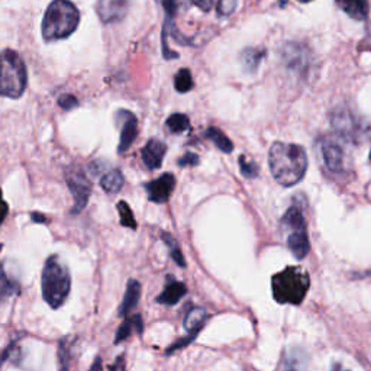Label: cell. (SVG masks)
<instances>
[{
	"label": "cell",
	"instance_id": "ab89813d",
	"mask_svg": "<svg viewBox=\"0 0 371 371\" xmlns=\"http://www.w3.org/2000/svg\"><path fill=\"white\" fill-rule=\"evenodd\" d=\"M299 2H302V3H308V2H312V0H299Z\"/></svg>",
	"mask_w": 371,
	"mask_h": 371
},
{
	"label": "cell",
	"instance_id": "3957f363",
	"mask_svg": "<svg viewBox=\"0 0 371 371\" xmlns=\"http://www.w3.org/2000/svg\"><path fill=\"white\" fill-rule=\"evenodd\" d=\"M80 15L70 0H53L42 19V37L45 41L69 38L77 29Z\"/></svg>",
	"mask_w": 371,
	"mask_h": 371
},
{
	"label": "cell",
	"instance_id": "5b68a950",
	"mask_svg": "<svg viewBox=\"0 0 371 371\" xmlns=\"http://www.w3.org/2000/svg\"><path fill=\"white\" fill-rule=\"evenodd\" d=\"M26 69L18 53L5 49L0 53V96L18 99L26 89Z\"/></svg>",
	"mask_w": 371,
	"mask_h": 371
},
{
	"label": "cell",
	"instance_id": "ac0fdd59",
	"mask_svg": "<svg viewBox=\"0 0 371 371\" xmlns=\"http://www.w3.org/2000/svg\"><path fill=\"white\" fill-rule=\"evenodd\" d=\"M206 319H208L206 309L196 306V308L189 309V312L186 313L183 327L189 335H199L200 329L204 328V325L206 322Z\"/></svg>",
	"mask_w": 371,
	"mask_h": 371
},
{
	"label": "cell",
	"instance_id": "836d02e7",
	"mask_svg": "<svg viewBox=\"0 0 371 371\" xmlns=\"http://www.w3.org/2000/svg\"><path fill=\"white\" fill-rule=\"evenodd\" d=\"M105 167H106V164H105L104 161H99V160H97V161H93V163L89 164L88 172H89L92 176L97 177L99 174H102V173H104Z\"/></svg>",
	"mask_w": 371,
	"mask_h": 371
},
{
	"label": "cell",
	"instance_id": "603a6c76",
	"mask_svg": "<svg viewBox=\"0 0 371 371\" xmlns=\"http://www.w3.org/2000/svg\"><path fill=\"white\" fill-rule=\"evenodd\" d=\"M206 137L219 148V149H221L222 151V153H226V154H229V153H232V151H233V144H232V141L226 137V135L221 131V129H217V128H215V126H211L208 131H206Z\"/></svg>",
	"mask_w": 371,
	"mask_h": 371
},
{
	"label": "cell",
	"instance_id": "83f0119b",
	"mask_svg": "<svg viewBox=\"0 0 371 371\" xmlns=\"http://www.w3.org/2000/svg\"><path fill=\"white\" fill-rule=\"evenodd\" d=\"M174 88L179 93H188L193 89V77L189 69H181L174 80Z\"/></svg>",
	"mask_w": 371,
	"mask_h": 371
},
{
	"label": "cell",
	"instance_id": "cb8c5ba5",
	"mask_svg": "<svg viewBox=\"0 0 371 371\" xmlns=\"http://www.w3.org/2000/svg\"><path fill=\"white\" fill-rule=\"evenodd\" d=\"M19 293V284L10 280L3 270V267L0 265V305L9 299L12 295Z\"/></svg>",
	"mask_w": 371,
	"mask_h": 371
},
{
	"label": "cell",
	"instance_id": "f1b7e54d",
	"mask_svg": "<svg viewBox=\"0 0 371 371\" xmlns=\"http://www.w3.org/2000/svg\"><path fill=\"white\" fill-rule=\"evenodd\" d=\"M240 168H241V174L245 177V179H256L258 177V165L248 160L245 156H241L240 157Z\"/></svg>",
	"mask_w": 371,
	"mask_h": 371
},
{
	"label": "cell",
	"instance_id": "9c48e42d",
	"mask_svg": "<svg viewBox=\"0 0 371 371\" xmlns=\"http://www.w3.org/2000/svg\"><path fill=\"white\" fill-rule=\"evenodd\" d=\"M320 154L328 172L332 174L341 176L347 174L351 168V160L347 153V149L336 141L325 140L320 145Z\"/></svg>",
	"mask_w": 371,
	"mask_h": 371
},
{
	"label": "cell",
	"instance_id": "277c9868",
	"mask_svg": "<svg viewBox=\"0 0 371 371\" xmlns=\"http://www.w3.org/2000/svg\"><path fill=\"white\" fill-rule=\"evenodd\" d=\"M273 296L279 303L300 305L305 299L311 279L302 267H288L273 277Z\"/></svg>",
	"mask_w": 371,
	"mask_h": 371
},
{
	"label": "cell",
	"instance_id": "d590c367",
	"mask_svg": "<svg viewBox=\"0 0 371 371\" xmlns=\"http://www.w3.org/2000/svg\"><path fill=\"white\" fill-rule=\"evenodd\" d=\"M193 3L204 12H209L213 8V0H193Z\"/></svg>",
	"mask_w": 371,
	"mask_h": 371
},
{
	"label": "cell",
	"instance_id": "f546056e",
	"mask_svg": "<svg viewBox=\"0 0 371 371\" xmlns=\"http://www.w3.org/2000/svg\"><path fill=\"white\" fill-rule=\"evenodd\" d=\"M216 9L219 16H229L237 9V0H219Z\"/></svg>",
	"mask_w": 371,
	"mask_h": 371
},
{
	"label": "cell",
	"instance_id": "d6a6232c",
	"mask_svg": "<svg viewBox=\"0 0 371 371\" xmlns=\"http://www.w3.org/2000/svg\"><path fill=\"white\" fill-rule=\"evenodd\" d=\"M196 336H197V335H188V336H186V338H181L180 341H177L176 344H173L170 348L167 349V354H172L173 351H176V349H179V348H184L186 345H189L190 343L195 341Z\"/></svg>",
	"mask_w": 371,
	"mask_h": 371
},
{
	"label": "cell",
	"instance_id": "4dcf8cb0",
	"mask_svg": "<svg viewBox=\"0 0 371 371\" xmlns=\"http://www.w3.org/2000/svg\"><path fill=\"white\" fill-rule=\"evenodd\" d=\"M58 105L64 110H72V109H74L79 105V100L73 94H64V96H61L58 99Z\"/></svg>",
	"mask_w": 371,
	"mask_h": 371
},
{
	"label": "cell",
	"instance_id": "d6986e66",
	"mask_svg": "<svg viewBox=\"0 0 371 371\" xmlns=\"http://www.w3.org/2000/svg\"><path fill=\"white\" fill-rule=\"evenodd\" d=\"M125 184V177L122 174L121 170H117V168H112V170L106 172L102 179H100V186H102V189L109 193V195H117Z\"/></svg>",
	"mask_w": 371,
	"mask_h": 371
},
{
	"label": "cell",
	"instance_id": "484cf974",
	"mask_svg": "<svg viewBox=\"0 0 371 371\" xmlns=\"http://www.w3.org/2000/svg\"><path fill=\"white\" fill-rule=\"evenodd\" d=\"M165 125L173 133H181V132L189 129L190 121H189V117L186 115H183V113H173L167 119Z\"/></svg>",
	"mask_w": 371,
	"mask_h": 371
},
{
	"label": "cell",
	"instance_id": "f35d334b",
	"mask_svg": "<svg viewBox=\"0 0 371 371\" xmlns=\"http://www.w3.org/2000/svg\"><path fill=\"white\" fill-rule=\"evenodd\" d=\"M331 371H349V370H345L341 364H333L332 368H331Z\"/></svg>",
	"mask_w": 371,
	"mask_h": 371
},
{
	"label": "cell",
	"instance_id": "44dd1931",
	"mask_svg": "<svg viewBox=\"0 0 371 371\" xmlns=\"http://www.w3.org/2000/svg\"><path fill=\"white\" fill-rule=\"evenodd\" d=\"M308 360L305 352L300 349H292L281 363L280 371H306Z\"/></svg>",
	"mask_w": 371,
	"mask_h": 371
},
{
	"label": "cell",
	"instance_id": "e575fe53",
	"mask_svg": "<svg viewBox=\"0 0 371 371\" xmlns=\"http://www.w3.org/2000/svg\"><path fill=\"white\" fill-rule=\"evenodd\" d=\"M8 211H9V206H8V204L2 197V190H0V226H2V224L5 222Z\"/></svg>",
	"mask_w": 371,
	"mask_h": 371
},
{
	"label": "cell",
	"instance_id": "1f68e13d",
	"mask_svg": "<svg viewBox=\"0 0 371 371\" xmlns=\"http://www.w3.org/2000/svg\"><path fill=\"white\" fill-rule=\"evenodd\" d=\"M199 157L193 153H186L180 160H179V165L180 167H196L199 165Z\"/></svg>",
	"mask_w": 371,
	"mask_h": 371
},
{
	"label": "cell",
	"instance_id": "7c38bea8",
	"mask_svg": "<svg viewBox=\"0 0 371 371\" xmlns=\"http://www.w3.org/2000/svg\"><path fill=\"white\" fill-rule=\"evenodd\" d=\"M117 117L122 119V131H121L119 145H117V153L124 154L131 148L133 141L137 140L138 121H137V117H135V115L128 110H119L117 112Z\"/></svg>",
	"mask_w": 371,
	"mask_h": 371
},
{
	"label": "cell",
	"instance_id": "4fadbf2b",
	"mask_svg": "<svg viewBox=\"0 0 371 371\" xmlns=\"http://www.w3.org/2000/svg\"><path fill=\"white\" fill-rule=\"evenodd\" d=\"M283 61L290 70L302 73L306 70L311 64V56L308 48L299 44H289L283 49Z\"/></svg>",
	"mask_w": 371,
	"mask_h": 371
},
{
	"label": "cell",
	"instance_id": "2e32d148",
	"mask_svg": "<svg viewBox=\"0 0 371 371\" xmlns=\"http://www.w3.org/2000/svg\"><path fill=\"white\" fill-rule=\"evenodd\" d=\"M141 292H142V288H141L140 281H137V280L128 281L125 296H124V300L119 306V316L126 318L133 311V308H137L138 302L141 299Z\"/></svg>",
	"mask_w": 371,
	"mask_h": 371
},
{
	"label": "cell",
	"instance_id": "7402d4cb",
	"mask_svg": "<svg viewBox=\"0 0 371 371\" xmlns=\"http://www.w3.org/2000/svg\"><path fill=\"white\" fill-rule=\"evenodd\" d=\"M263 57H264L263 49H257V48L244 49L242 54H241V63H242V67L245 69V72H248V73L257 72Z\"/></svg>",
	"mask_w": 371,
	"mask_h": 371
},
{
	"label": "cell",
	"instance_id": "9a60e30c",
	"mask_svg": "<svg viewBox=\"0 0 371 371\" xmlns=\"http://www.w3.org/2000/svg\"><path fill=\"white\" fill-rule=\"evenodd\" d=\"M188 293V288L181 281L174 280L173 277H167V284L161 295L157 297V302L160 305L165 306H174Z\"/></svg>",
	"mask_w": 371,
	"mask_h": 371
},
{
	"label": "cell",
	"instance_id": "8d00e7d4",
	"mask_svg": "<svg viewBox=\"0 0 371 371\" xmlns=\"http://www.w3.org/2000/svg\"><path fill=\"white\" fill-rule=\"evenodd\" d=\"M125 368V357L121 356V357H117L116 361L110 365L109 371H124Z\"/></svg>",
	"mask_w": 371,
	"mask_h": 371
},
{
	"label": "cell",
	"instance_id": "e0dca14e",
	"mask_svg": "<svg viewBox=\"0 0 371 371\" xmlns=\"http://www.w3.org/2000/svg\"><path fill=\"white\" fill-rule=\"evenodd\" d=\"M335 2L338 5V8L344 10L354 21L367 19L370 12L368 0H335Z\"/></svg>",
	"mask_w": 371,
	"mask_h": 371
},
{
	"label": "cell",
	"instance_id": "6da1fadb",
	"mask_svg": "<svg viewBox=\"0 0 371 371\" xmlns=\"http://www.w3.org/2000/svg\"><path fill=\"white\" fill-rule=\"evenodd\" d=\"M268 164L274 180L284 188H292L306 174L308 154L297 144L279 141L268 151Z\"/></svg>",
	"mask_w": 371,
	"mask_h": 371
},
{
	"label": "cell",
	"instance_id": "8fae6325",
	"mask_svg": "<svg viewBox=\"0 0 371 371\" xmlns=\"http://www.w3.org/2000/svg\"><path fill=\"white\" fill-rule=\"evenodd\" d=\"M96 9L104 24H115L125 18L129 9V0H99Z\"/></svg>",
	"mask_w": 371,
	"mask_h": 371
},
{
	"label": "cell",
	"instance_id": "ffe728a7",
	"mask_svg": "<svg viewBox=\"0 0 371 371\" xmlns=\"http://www.w3.org/2000/svg\"><path fill=\"white\" fill-rule=\"evenodd\" d=\"M144 329V324H142V319L141 315H135V316H126L125 320L122 322V325L119 327L116 332L115 336V344H121L122 341H125L126 338H129L131 333L133 331H137L138 333H141Z\"/></svg>",
	"mask_w": 371,
	"mask_h": 371
},
{
	"label": "cell",
	"instance_id": "d4e9b609",
	"mask_svg": "<svg viewBox=\"0 0 371 371\" xmlns=\"http://www.w3.org/2000/svg\"><path fill=\"white\" fill-rule=\"evenodd\" d=\"M161 240L164 241V244L167 245L168 251H170V256L172 258L176 261V264L179 267H186V258L183 256V252H181V248L179 245V242L176 241V238L173 237L172 233H168V232H161Z\"/></svg>",
	"mask_w": 371,
	"mask_h": 371
},
{
	"label": "cell",
	"instance_id": "74e56055",
	"mask_svg": "<svg viewBox=\"0 0 371 371\" xmlns=\"http://www.w3.org/2000/svg\"><path fill=\"white\" fill-rule=\"evenodd\" d=\"M31 217H32V222H35V224H45V222L48 221L45 215L38 213V212H33V213L31 215Z\"/></svg>",
	"mask_w": 371,
	"mask_h": 371
},
{
	"label": "cell",
	"instance_id": "8992f818",
	"mask_svg": "<svg viewBox=\"0 0 371 371\" xmlns=\"http://www.w3.org/2000/svg\"><path fill=\"white\" fill-rule=\"evenodd\" d=\"M281 231L286 235V242H288V247L295 258H305L309 254L311 242L305 213H303L300 205L296 204L286 211L284 216L281 217Z\"/></svg>",
	"mask_w": 371,
	"mask_h": 371
},
{
	"label": "cell",
	"instance_id": "60d3db41",
	"mask_svg": "<svg viewBox=\"0 0 371 371\" xmlns=\"http://www.w3.org/2000/svg\"><path fill=\"white\" fill-rule=\"evenodd\" d=\"M370 161H371V151H370Z\"/></svg>",
	"mask_w": 371,
	"mask_h": 371
},
{
	"label": "cell",
	"instance_id": "30bf717a",
	"mask_svg": "<svg viewBox=\"0 0 371 371\" xmlns=\"http://www.w3.org/2000/svg\"><path fill=\"white\" fill-rule=\"evenodd\" d=\"M174 188H176V177L173 173H165L161 177L145 184L148 199L158 205L165 204V201L172 197Z\"/></svg>",
	"mask_w": 371,
	"mask_h": 371
},
{
	"label": "cell",
	"instance_id": "ba28073f",
	"mask_svg": "<svg viewBox=\"0 0 371 371\" xmlns=\"http://www.w3.org/2000/svg\"><path fill=\"white\" fill-rule=\"evenodd\" d=\"M64 176L74 200L72 213H80L81 211L86 209L89 204V199L92 195V183L79 165H72L69 168H65Z\"/></svg>",
	"mask_w": 371,
	"mask_h": 371
},
{
	"label": "cell",
	"instance_id": "52a82bcc",
	"mask_svg": "<svg viewBox=\"0 0 371 371\" xmlns=\"http://www.w3.org/2000/svg\"><path fill=\"white\" fill-rule=\"evenodd\" d=\"M333 131L347 142H360L365 135V125L347 108H336L331 116Z\"/></svg>",
	"mask_w": 371,
	"mask_h": 371
},
{
	"label": "cell",
	"instance_id": "5bb4252c",
	"mask_svg": "<svg viewBox=\"0 0 371 371\" xmlns=\"http://www.w3.org/2000/svg\"><path fill=\"white\" fill-rule=\"evenodd\" d=\"M167 147L158 140H149L142 148V161L149 170H158L163 164Z\"/></svg>",
	"mask_w": 371,
	"mask_h": 371
},
{
	"label": "cell",
	"instance_id": "7a4b0ae2",
	"mask_svg": "<svg viewBox=\"0 0 371 371\" xmlns=\"http://www.w3.org/2000/svg\"><path fill=\"white\" fill-rule=\"evenodd\" d=\"M72 292V274L58 256L49 257L41 273V293L47 305L53 309L61 308Z\"/></svg>",
	"mask_w": 371,
	"mask_h": 371
},
{
	"label": "cell",
	"instance_id": "4316f807",
	"mask_svg": "<svg viewBox=\"0 0 371 371\" xmlns=\"http://www.w3.org/2000/svg\"><path fill=\"white\" fill-rule=\"evenodd\" d=\"M117 212H119V221L122 226H126L129 229H137V221L133 217V212L131 206L126 204L125 200L117 201Z\"/></svg>",
	"mask_w": 371,
	"mask_h": 371
}]
</instances>
